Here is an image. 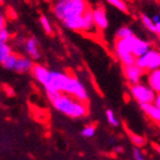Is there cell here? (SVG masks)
Listing matches in <instances>:
<instances>
[{"label": "cell", "instance_id": "obj_1", "mask_svg": "<svg viewBox=\"0 0 160 160\" xmlns=\"http://www.w3.org/2000/svg\"><path fill=\"white\" fill-rule=\"evenodd\" d=\"M52 104L58 112L69 118H83L88 114V103L78 101L68 94L61 93Z\"/></svg>", "mask_w": 160, "mask_h": 160}, {"label": "cell", "instance_id": "obj_2", "mask_svg": "<svg viewBox=\"0 0 160 160\" xmlns=\"http://www.w3.org/2000/svg\"><path fill=\"white\" fill-rule=\"evenodd\" d=\"M88 9L86 0H57L53 12L57 19L64 20L72 17L83 16Z\"/></svg>", "mask_w": 160, "mask_h": 160}, {"label": "cell", "instance_id": "obj_3", "mask_svg": "<svg viewBox=\"0 0 160 160\" xmlns=\"http://www.w3.org/2000/svg\"><path fill=\"white\" fill-rule=\"evenodd\" d=\"M114 53H115V56L121 62L122 66H130V65L136 64L137 58L132 55L130 43H129L128 38L115 40Z\"/></svg>", "mask_w": 160, "mask_h": 160}, {"label": "cell", "instance_id": "obj_4", "mask_svg": "<svg viewBox=\"0 0 160 160\" xmlns=\"http://www.w3.org/2000/svg\"><path fill=\"white\" fill-rule=\"evenodd\" d=\"M130 93H131V96H132L140 105H141V104L153 103L156 99V95H157V94L149 88L148 84H144V83H141V82L138 83V84H134V85H131Z\"/></svg>", "mask_w": 160, "mask_h": 160}, {"label": "cell", "instance_id": "obj_5", "mask_svg": "<svg viewBox=\"0 0 160 160\" xmlns=\"http://www.w3.org/2000/svg\"><path fill=\"white\" fill-rule=\"evenodd\" d=\"M136 64L144 72H151L160 68V51L151 48L148 53L136 59Z\"/></svg>", "mask_w": 160, "mask_h": 160}, {"label": "cell", "instance_id": "obj_6", "mask_svg": "<svg viewBox=\"0 0 160 160\" xmlns=\"http://www.w3.org/2000/svg\"><path fill=\"white\" fill-rule=\"evenodd\" d=\"M64 93L73 96L74 99L81 102L88 103V94L85 86L83 85V83L75 76H72V75L69 76L68 83H67Z\"/></svg>", "mask_w": 160, "mask_h": 160}, {"label": "cell", "instance_id": "obj_7", "mask_svg": "<svg viewBox=\"0 0 160 160\" xmlns=\"http://www.w3.org/2000/svg\"><path fill=\"white\" fill-rule=\"evenodd\" d=\"M69 76L71 75L67 74V73L51 71L49 80L46 83V85L44 86L45 91H57L59 93H64L67 83H68Z\"/></svg>", "mask_w": 160, "mask_h": 160}, {"label": "cell", "instance_id": "obj_8", "mask_svg": "<svg viewBox=\"0 0 160 160\" xmlns=\"http://www.w3.org/2000/svg\"><path fill=\"white\" fill-rule=\"evenodd\" d=\"M128 39H129V43H130L132 55H133L136 58L144 55V54L148 53V52L151 49V44H150V42L137 37L136 35L131 36V37H128Z\"/></svg>", "mask_w": 160, "mask_h": 160}, {"label": "cell", "instance_id": "obj_9", "mask_svg": "<svg viewBox=\"0 0 160 160\" xmlns=\"http://www.w3.org/2000/svg\"><path fill=\"white\" fill-rule=\"evenodd\" d=\"M122 68L123 75L130 85H134L141 82V78L144 75V71H142L137 64L130 65V66H122Z\"/></svg>", "mask_w": 160, "mask_h": 160}, {"label": "cell", "instance_id": "obj_10", "mask_svg": "<svg viewBox=\"0 0 160 160\" xmlns=\"http://www.w3.org/2000/svg\"><path fill=\"white\" fill-rule=\"evenodd\" d=\"M93 12V18H94V22H95V26L98 29L100 30H104L107 29L109 27V20H108L107 17V11L105 9L100 6V7H96L92 10Z\"/></svg>", "mask_w": 160, "mask_h": 160}, {"label": "cell", "instance_id": "obj_11", "mask_svg": "<svg viewBox=\"0 0 160 160\" xmlns=\"http://www.w3.org/2000/svg\"><path fill=\"white\" fill-rule=\"evenodd\" d=\"M32 78L37 81L39 84L45 86L46 83L49 80V76H51V71L48 68H46L45 66H43V65L34 64L32 69Z\"/></svg>", "mask_w": 160, "mask_h": 160}, {"label": "cell", "instance_id": "obj_12", "mask_svg": "<svg viewBox=\"0 0 160 160\" xmlns=\"http://www.w3.org/2000/svg\"><path fill=\"white\" fill-rule=\"evenodd\" d=\"M147 84L156 94L160 93V68L148 72Z\"/></svg>", "mask_w": 160, "mask_h": 160}, {"label": "cell", "instance_id": "obj_13", "mask_svg": "<svg viewBox=\"0 0 160 160\" xmlns=\"http://www.w3.org/2000/svg\"><path fill=\"white\" fill-rule=\"evenodd\" d=\"M140 108H141V110L146 113V115L149 118L150 120H152L155 123L160 126V110L156 107L155 104H141Z\"/></svg>", "mask_w": 160, "mask_h": 160}, {"label": "cell", "instance_id": "obj_14", "mask_svg": "<svg viewBox=\"0 0 160 160\" xmlns=\"http://www.w3.org/2000/svg\"><path fill=\"white\" fill-rule=\"evenodd\" d=\"M26 51L32 59H38L40 57L38 49V40L35 37H29L26 40Z\"/></svg>", "mask_w": 160, "mask_h": 160}, {"label": "cell", "instance_id": "obj_15", "mask_svg": "<svg viewBox=\"0 0 160 160\" xmlns=\"http://www.w3.org/2000/svg\"><path fill=\"white\" fill-rule=\"evenodd\" d=\"M32 66H34V63H32V61L30 58H27V57H24V56H19L13 71L17 73L32 72Z\"/></svg>", "mask_w": 160, "mask_h": 160}, {"label": "cell", "instance_id": "obj_16", "mask_svg": "<svg viewBox=\"0 0 160 160\" xmlns=\"http://www.w3.org/2000/svg\"><path fill=\"white\" fill-rule=\"evenodd\" d=\"M63 24L67 29L75 30V32H82L83 27V16L72 17V18H67L63 20Z\"/></svg>", "mask_w": 160, "mask_h": 160}, {"label": "cell", "instance_id": "obj_17", "mask_svg": "<svg viewBox=\"0 0 160 160\" xmlns=\"http://www.w3.org/2000/svg\"><path fill=\"white\" fill-rule=\"evenodd\" d=\"M95 22H94L93 18V12H92L91 9H88L85 11V13L83 15V27H82V32H91L93 29H95Z\"/></svg>", "mask_w": 160, "mask_h": 160}, {"label": "cell", "instance_id": "obj_18", "mask_svg": "<svg viewBox=\"0 0 160 160\" xmlns=\"http://www.w3.org/2000/svg\"><path fill=\"white\" fill-rule=\"evenodd\" d=\"M124 130L127 131V134H128V137L130 138L131 142L133 143L134 147L142 148V147H144V146L147 144L148 141H147V139L144 138V137L139 136V134H136L134 132H132V131H131L129 128H127V127H124Z\"/></svg>", "mask_w": 160, "mask_h": 160}, {"label": "cell", "instance_id": "obj_19", "mask_svg": "<svg viewBox=\"0 0 160 160\" xmlns=\"http://www.w3.org/2000/svg\"><path fill=\"white\" fill-rule=\"evenodd\" d=\"M140 19H141V22L146 29H148L151 32H156V24L153 22L151 17H149L148 15H146V13H141V15H140Z\"/></svg>", "mask_w": 160, "mask_h": 160}, {"label": "cell", "instance_id": "obj_20", "mask_svg": "<svg viewBox=\"0 0 160 160\" xmlns=\"http://www.w3.org/2000/svg\"><path fill=\"white\" fill-rule=\"evenodd\" d=\"M13 52L11 51L10 46L8 45V43H2V42H0V64H2L5 59L11 55Z\"/></svg>", "mask_w": 160, "mask_h": 160}, {"label": "cell", "instance_id": "obj_21", "mask_svg": "<svg viewBox=\"0 0 160 160\" xmlns=\"http://www.w3.org/2000/svg\"><path fill=\"white\" fill-rule=\"evenodd\" d=\"M18 55L15 53H12L11 55H9L7 58L5 59V62L2 63V66L5 67L6 69H11L13 71L15 69V66L17 64V61H18Z\"/></svg>", "mask_w": 160, "mask_h": 160}, {"label": "cell", "instance_id": "obj_22", "mask_svg": "<svg viewBox=\"0 0 160 160\" xmlns=\"http://www.w3.org/2000/svg\"><path fill=\"white\" fill-rule=\"evenodd\" d=\"M133 35L134 34L131 28H129V27H127V26H123L117 30L115 37H117V39H124V38L131 37V36H133Z\"/></svg>", "mask_w": 160, "mask_h": 160}, {"label": "cell", "instance_id": "obj_23", "mask_svg": "<svg viewBox=\"0 0 160 160\" xmlns=\"http://www.w3.org/2000/svg\"><path fill=\"white\" fill-rule=\"evenodd\" d=\"M107 2H109L111 6H113L114 8H117L118 10L122 11L124 13H128L129 12V9H128V5L124 0H107Z\"/></svg>", "mask_w": 160, "mask_h": 160}, {"label": "cell", "instance_id": "obj_24", "mask_svg": "<svg viewBox=\"0 0 160 160\" xmlns=\"http://www.w3.org/2000/svg\"><path fill=\"white\" fill-rule=\"evenodd\" d=\"M39 22H40L42 27H43L44 32H45L46 34H47V35L53 34V26H52L51 22H49V19H48L45 15H42V16H40Z\"/></svg>", "mask_w": 160, "mask_h": 160}, {"label": "cell", "instance_id": "obj_25", "mask_svg": "<svg viewBox=\"0 0 160 160\" xmlns=\"http://www.w3.org/2000/svg\"><path fill=\"white\" fill-rule=\"evenodd\" d=\"M107 119H108V122L111 124V126H113V127H118L119 126V121H118V119L115 118V115H114V113H113V111L112 110H107Z\"/></svg>", "mask_w": 160, "mask_h": 160}, {"label": "cell", "instance_id": "obj_26", "mask_svg": "<svg viewBox=\"0 0 160 160\" xmlns=\"http://www.w3.org/2000/svg\"><path fill=\"white\" fill-rule=\"evenodd\" d=\"M83 137L85 138H92L95 134V126H86L81 132Z\"/></svg>", "mask_w": 160, "mask_h": 160}, {"label": "cell", "instance_id": "obj_27", "mask_svg": "<svg viewBox=\"0 0 160 160\" xmlns=\"http://www.w3.org/2000/svg\"><path fill=\"white\" fill-rule=\"evenodd\" d=\"M10 39V32L7 28H2L0 30V42L2 43H8V40Z\"/></svg>", "mask_w": 160, "mask_h": 160}, {"label": "cell", "instance_id": "obj_28", "mask_svg": "<svg viewBox=\"0 0 160 160\" xmlns=\"http://www.w3.org/2000/svg\"><path fill=\"white\" fill-rule=\"evenodd\" d=\"M132 155H133L134 160H146L143 157V155H142V152L140 151V149L137 147H134L133 150H132Z\"/></svg>", "mask_w": 160, "mask_h": 160}, {"label": "cell", "instance_id": "obj_29", "mask_svg": "<svg viewBox=\"0 0 160 160\" xmlns=\"http://www.w3.org/2000/svg\"><path fill=\"white\" fill-rule=\"evenodd\" d=\"M5 27H6V19L3 17V15L0 13V30L2 29V28H5Z\"/></svg>", "mask_w": 160, "mask_h": 160}, {"label": "cell", "instance_id": "obj_30", "mask_svg": "<svg viewBox=\"0 0 160 160\" xmlns=\"http://www.w3.org/2000/svg\"><path fill=\"white\" fill-rule=\"evenodd\" d=\"M153 104H155L156 107H157L158 109L160 110V93L156 95V99H155V102H153Z\"/></svg>", "mask_w": 160, "mask_h": 160}, {"label": "cell", "instance_id": "obj_31", "mask_svg": "<svg viewBox=\"0 0 160 160\" xmlns=\"http://www.w3.org/2000/svg\"><path fill=\"white\" fill-rule=\"evenodd\" d=\"M156 34H157V36L160 38V22H156Z\"/></svg>", "mask_w": 160, "mask_h": 160}, {"label": "cell", "instance_id": "obj_32", "mask_svg": "<svg viewBox=\"0 0 160 160\" xmlns=\"http://www.w3.org/2000/svg\"><path fill=\"white\" fill-rule=\"evenodd\" d=\"M151 18H152V20H153V22H155V24H156V22H160V16H159V15H157V13H156L153 17H151Z\"/></svg>", "mask_w": 160, "mask_h": 160}, {"label": "cell", "instance_id": "obj_33", "mask_svg": "<svg viewBox=\"0 0 160 160\" xmlns=\"http://www.w3.org/2000/svg\"><path fill=\"white\" fill-rule=\"evenodd\" d=\"M114 152H118V153H121V152H123V148H122V147H115V148H114Z\"/></svg>", "mask_w": 160, "mask_h": 160}, {"label": "cell", "instance_id": "obj_34", "mask_svg": "<svg viewBox=\"0 0 160 160\" xmlns=\"http://www.w3.org/2000/svg\"><path fill=\"white\" fill-rule=\"evenodd\" d=\"M153 146V148L156 149V151L158 152V153H160V144H156V143H153L152 144Z\"/></svg>", "mask_w": 160, "mask_h": 160}, {"label": "cell", "instance_id": "obj_35", "mask_svg": "<svg viewBox=\"0 0 160 160\" xmlns=\"http://www.w3.org/2000/svg\"><path fill=\"white\" fill-rule=\"evenodd\" d=\"M3 1H5V0H0V5H2V3H3Z\"/></svg>", "mask_w": 160, "mask_h": 160}, {"label": "cell", "instance_id": "obj_36", "mask_svg": "<svg viewBox=\"0 0 160 160\" xmlns=\"http://www.w3.org/2000/svg\"><path fill=\"white\" fill-rule=\"evenodd\" d=\"M44 1H47V2H48V1H51V0H44Z\"/></svg>", "mask_w": 160, "mask_h": 160}, {"label": "cell", "instance_id": "obj_37", "mask_svg": "<svg viewBox=\"0 0 160 160\" xmlns=\"http://www.w3.org/2000/svg\"><path fill=\"white\" fill-rule=\"evenodd\" d=\"M124 1H130V0H124Z\"/></svg>", "mask_w": 160, "mask_h": 160}]
</instances>
